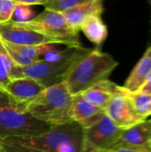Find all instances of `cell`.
<instances>
[{
    "label": "cell",
    "instance_id": "obj_28",
    "mask_svg": "<svg viewBox=\"0 0 151 152\" xmlns=\"http://www.w3.org/2000/svg\"><path fill=\"white\" fill-rule=\"evenodd\" d=\"M148 2L150 3V6H151V0H148Z\"/></svg>",
    "mask_w": 151,
    "mask_h": 152
},
{
    "label": "cell",
    "instance_id": "obj_6",
    "mask_svg": "<svg viewBox=\"0 0 151 152\" xmlns=\"http://www.w3.org/2000/svg\"><path fill=\"white\" fill-rule=\"evenodd\" d=\"M15 23L46 37L56 38L67 47L81 46L78 36L79 30L70 27L61 12L45 9L28 21Z\"/></svg>",
    "mask_w": 151,
    "mask_h": 152
},
{
    "label": "cell",
    "instance_id": "obj_14",
    "mask_svg": "<svg viewBox=\"0 0 151 152\" xmlns=\"http://www.w3.org/2000/svg\"><path fill=\"white\" fill-rule=\"evenodd\" d=\"M150 76L151 45L147 48L142 57L132 69L123 86L128 92H136Z\"/></svg>",
    "mask_w": 151,
    "mask_h": 152
},
{
    "label": "cell",
    "instance_id": "obj_18",
    "mask_svg": "<svg viewBox=\"0 0 151 152\" xmlns=\"http://www.w3.org/2000/svg\"><path fill=\"white\" fill-rule=\"evenodd\" d=\"M124 87V86H123ZM124 94L131 101L138 115L147 119L151 116V94L141 92H128L124 88Z\"/></svg>",
    "mask_w": 151,
    "mask_h": 152
},
{
    "label": "cell",
    "instance_id": "obj_11",
    "mask_svg": "<svg viewBox=\"0 0 151 152\" xmlns=\"http://www.w3.org/2000/svg\"><path fill=\"white\" fill-rule=\"evenodd\" d=\"M44 89V87L37 81L29 77H22L10 80L4 92L14 102L27 107Z\"/></svg>",
    "mask_w": 151,
    "mask_h": 152
},
{
    "label": "cell",
    "instance_id": "obj_2",
    "mask_svg": "<svg viewBox=\"0 0 151 152\" xmlns=\"http://www.w3.org/2000/svg\"><path fill=\"white\" fill-rule=\"evenodd\" d=\"M118 64L112 55L94 48L73 67L64 83L72 95L82 94L96 83L108 79Z\"/></svg>",
    "mask_w": 151,
    "mask_h": 152
},
{
    "label": "cell",
    "instance_id": "obj_3",
    "mask_svg": "<svg viewBox=\"0 0 151 152\" xmlns=\"http://www.w3.org/2000/svg\"><path fill=\"white\" fill-rule=\"evenodd\" d=\"M92 51V48H85L81 45L75 47L74 52L69 57L59 61L49 62L39 60L26 67L14 65L9 72V78L12 80L29 77L37 81L44 88L63 83L73 67Z\"/></svg>",
    "mask_w": 151,
    "mask_h": 152
},
{
    "label": "cell",
    "instance_id": "obj_12",
    "mask_svg": "<svg viewBox=\"0 0 151 152\" xmlns=\"http://www.w3.org/2000/svg\"><path fill=\"white\" fill-rule=\"evenodd\" d=\"M146 145H151V118L128 129L122 130L118 140L112 149L137 148Z\"/></svg>",
    "mask_w": 151,
    "mask_h": 152
},
{
    "label": "cell",
    "instance_id": "obj_20",
    "mask_svg": "<svg viewBox=\"0 0 151 152\" xmlns=\"http://www.w3.org/2000/svg\"><path fill=\"white\" fill-rule=\"evenodd\" d=\"M34 11L30 5L15 4L12 17L11 21L14 22H25L28 21L34 17Z\"/></svg>",
    "mask_w": 151,
    "mask_h": 152
},
{
    "label": "cell",
    "instance_id": "obj_22",
    "mask_svg": "<svg viewBox=\"0 0 151 152\" xmlns=\"http://www.w3.org/2000/svg\"><path fill=\"white\" fill-rule=\"evenodd\" d=\"M9 82H10V78L8 76V71L5 67L3 56H2L1 51H0V89L3 92Z\"/></svg>",
    "mask_w": 151,
    "mask_h": 152
},
{
    "label": "cell",
    "instance_id": "obj_5",
    "mask_svg": "<svg viewBox=\"0 0 151 152\" xmlns=\"http://www.w3.org/2000/svg\"><path fill=\"white\" fill-rule=\"evenodd\" d=\"M51 127L30 115L26 106L0 92V139L36 136Z\"/></svg>",
    "mask_w": 151,
    "mask_h": 152
},
{
    "label": "cell",
    "instance_id": "obj_16",
    "mask_svg": "<svg viewBox=\"0 0 151 152\" xmlns=\"http://www.w3.org/2000/svg\"><path fill=\"white\" fill-rule=\"evenodd\" d=\"M0 43L16 66L26 67L40 60L38 46L17 45L1 39Z\"/></svg>",
    "mask_w": 151,
    "mask_h": 152
},
{
    "label": "cell",
    "instance_id": "obj_19",
    "mask_svg": "<svg viewBox=\"0 0 151 152\" xmlns=\"http://www.w3.org/2000/svg\"><path fill=\"white\" fill-rule=\"evenodd\" d=\"M90 1L92 0H48L44 6L46 10L63 13L70 9H73L82 4Z\"/></svg>",
    "mask_w": 151,
    "mask_h": 152
},
{
    "label": "cell",
    "instance_id": "obj_26",
    "mask_svg": "<svg viewBox=\"0 0 151 152\" xmlns=\"http://www.w3.org/2000/svg\"><path fill=\"white\" fill-rule=\"evenodd\" d=\"M136 92H141V93H145V94H151V76L147 79V81L139 88V90Z\"/></svg>",
    "mask_w": 151,
    "mask_h": 152
},
{
    "label": "cell",
    "instance_id": "obj_25",
    "mask_svg": "<svg viewBox=\"0 0 151 152\" xmlns=\"http://www.w3.org/2000/svg\"><path fill=\"white\" fill-rule=\"evenodd\" d=\"M15 4H21L27 5H35V4H45L48 0H12Z\"/></svg>",
    "mask_w": 151,
    "mask_h": 152
},
{
    "label": "cell",
    "instance_id": "obj_15",
    "mask_svg": "<svg viewBox=\"0 0 151 152\" xmlns=\"http://www.w3.org/2000/svg\"><path fill=\"white\" fill-rule=\"evenodd\" d=\"M102 0H92L63 12L67 23L77 30H80L81 24L90 15H101L103 12Z\"/></svg>",
    "mask_w": 151,
    "mask_h": 152
},
{
    "label": "cell",
    "instance_id": "obj_27",
    "mask_svg": "<svg viewBox=\"0 0 151 152\" xmlns=\"http://www.w3.org/2000/svg\"><path fill=\"white\" fill-rule=\"evenodd\" d=\"M0 152H4V149H3V147L1 146V144H0Z\"/></svg>",
    "mask_w": 151,
    "mask_h": 152
},
{
    "label": "cell",
    "instance_id": "obj_23",
    "mask_svg": "<svg viewBox=\"0 0 151 152\" xmlns=\"http://www.w3.org/2000/svg\"><path fill=\"white\" fill-rule=\"evenodd\" d=\"M0 144L3 147L4 152H43L36 151V150H33V149H29V148H25V147L19 146V145L5 143L1 141H0Z\"/></svg>",
    "mask_w": 151,
    "mask_h": 152
},
{
    "label": "cell",
    "instance_id": "obj_13",
    "mask_svg": "<svg viewBox=\"0 0 151 152\" xmlns=\"http://www.w3.org/2000/svg\"><path fill=\"white\" fill-rule=\"evenodd\" d=\"M123 93V86H117L109 79L101 80L84 91L81 95L90 103L105 110L110 100Z\"/></svg>",
    "mask_w": 151,
    "mask_h": 152
},
{
    "label": "cell",
    "instance_id": "obj_8",
    "mask_svg": "<svg viewBox=\"0 0 151 152\" xmlns=\"http://www.w3.org/2000/svg\"><path fill=\"white\" fill-rule=\"evenodd\" d=\"M105 115L121 130L128 129L146 120L135 111L131 101L124 94L115 95L104 110Z\"/></svg>",
    "mask_w": 151,
    "mask_h": 152
},
{
    "label": "cell",
    "instance_id": "obj_24",
    "mask_svg": "<svg viewBox=\"0 0 151 152\" xmlns=\"http://www.w3.org/2000/svg\"><path fill=\"white\" fill-rule=\"evenodd\" d=\"M100 152H151V145H146L137 148H119V149H112L107 150Z\"/></svg>",
    "mask_w": 151,
    "mask_h": 152
},
{
    "label": "cell",
    "instance_id": "obj_1",
    "mask_svg": "<svg viewBox=\"0 0 151 152\" xmlns=\"http://www.w3.org/2000/svg\"><path fill=\"white\" fill-rule=\"evenodd\" d=\"M0 141L43 152H83L84 129L78 124L70 122L52 126L45 133L36 136L5 138Z\"/></svg>",
    "mask_w": 151,
    "mask_h": 152
},
{
    "label": "cell",
    "instance_id": "obj_21",
    "mask_svg": "<svg viewBox=\"0 0 151 152\" xmlns=\"http://www.w3.org/2000/svg\"><path fill=\"white\" fill-rule=\"evenodd\" d=\"M15 3L12 0H0V23L11 21Z\"/></svg>",
    "mask_w": 151,
    "mask_h": 152
},
{
    "label": "cell",
    "instance_id": "obj_9",
    "mask_svg": "<svg viewBox=\"0 0 151 152\" xmlns=\"http://www.w3.org/2000/svg\"><path fill=\"white\" fill-rule=\"evenodd\" d=\"M0 39L12 44L33 46L46 44L62 45L56 38L49 37L36 31L19 26L13 21L0 23Z\"/></svg>",
    "mask_w": 151,
    "mask_h": 152
},
{
    "label": "cell",
    "instance_id": "obj_4",
    "mask_svg": "<svg viewBox=\"0 0 151 152\" xmlns=\"http://www.w3.org/2000/svg\"><path fill=\"white\" fill-rule=\"evenodd\" d=\"M72 97L65 83H60L44 88L27 105L26 110L50 126L70 123L73 122L69 117Z\"/></svg>",
    "mask_w": 151,
    "mask_h": 152
},
{
    "label": "cell",
    "instance_id": "obj_29",
    "mask_svg": "<svg viewBox=\"0 0 151 152\" xmlns=\"http://www.w3.org/2000/svg\"><path fill=\"white\" fill-rule=\"evenodd\" d=\"M1 91H2V90H1V89H0V92H1Z\"/></svg>",
    "mask_w": 151,
    "mask_h": 152
},
{
    "label": "cell",
    "instance_id": "obj_7",
    "mask_svg": "<svg viewBox=\"0 0 151 152\" xmlns=\"http://www.w3.org/2000/svg\"><path fill=\"white\" fill-rule=\"evenodd\" d=\"M122 130L104 115L92 126L84 129L83 152H100L112 149Z\"/></svg>",
    "mask_w": 151,
    "mask_h": 152
},
{
    "label": "cell",
    "instance_id": "obj_10",
    "mask_svg": "<svg viewBox=\"0 0 151 152\" xmlns=\"http://www.w3.org/2000/svg\"><path fill=\"white\" fill-rule=\"evenodd\" d=\"M104 115L105 111L103 109L85 100L81 94L73 95L69 110V117L73 122L78 124L83 129L92 126Z\"/></svg>",
    "mask_w": 151,
    "mask_h": 152
},
{
    "label": "cell",
    "instance_id": "obj_17",
    "mask_svg": "<svg viewBox=\"0 0 151 152\" xmlns=\"http://www.w3.org/2000/svg\"><path fill=\"white\" fill-rule=\"evenodd\" d=\"M80 29L96 45H101L108 37V28L100 15H90L81 24Z\"/></svg>",
    "mask_w": 151,
    "mask_h": 152
}]
</instances>
